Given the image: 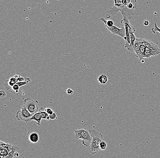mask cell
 <instances>
[{
  "instance_id": "d4e9b609",
  "label": "cell",
  "mask_w": 160,
  "mask_h": 158,
  "mask_svg": "<svg viewBox=\"0 0 160 158\" xmlns=\"http://www.w3.org/2000/svg\"><path fill=\"white\" fill-rule=\"evenodd\" d=\"M66 92H67V94L69 95H72L74 94L73 91L71 89H67Z\"/></svg>"
},
{
  "instance_id": "3957f363",
  "label": "cell",
  "mask_w": 160,
  "mask_h": 158,
  "mask_svg": "<svg viewBox=\"0 0 160 158\" xmlns=\"http://www.w3.org/2000/svg\"><path fill=\"white\" fill-rule=\"evenodd\" d=\"M119 12L121 13L122 15L126 16L130 21L134 19V16L135 15V9H130L128 8L127 6H126L122 8H117L114 6V7L110 8L108 12V14L112 17V16H114L118 14Z\"/></svg>"
},
{
  "instance_id": "52a82bcc",
  "label": "cell",
  "mask_w": 160,
  "mask_h": 158,
  "mask_svg": "<svg viewBox=\"0 0 160 158\" xmlns=\"http://www.w3.org/2000/svg\"><path fill=\"white\" fill-rule=\"evenodd\" d=\"M12 146L10 143H5L0 140V157L7 158Z\"/></svg>"
},
{
  "instance_id": "6da1fadb",
  "label": "cell",
  "mask_w": 160,
  "mask_h": 158,
  "mask_svg": "<svg viewBox=\"0 0 160 158\" xmlns=\"http://www.w3.org/2000/svg\"><path fill=\"white\" fill-rule=\"evenodd\" d=\"M89 130L92 137L89 151L92 155H94L99 151L100 144L102 141L104 140L103 137L101 133L95 130L90 129Z\"/></svg>"
},
{
  "instance_id": "44dd1931",
  "label": "cell",
  "mask_w": 160,
  "mask_h": 158,
  "mask_svg": "<svg viewBox=\"0 0 160 158\" xmlns=\"http://www.w3.org/2000/svg\"><path fill=\"white\" fill-rule=\"evenodd\" d=\"M100 150H104L106 149L107 146V143L104 141H102L101 143H100L99 145Z\"/></svg>"
},
{
  "instance_id": "d6986e66",
  "label": "cell",
  "mask_w": 160,
  "mask_h": 158,
  "mask_svg": "<svg viewBox=\"0 0 160 158\" xmlns=\"http://www.w3.org/2000/svg\"><path fill=\"white\" fill-rule=\"evenodd\" d=\"M30 82H31V80H30V79H28L25 81L18 82L16 84H18L19 86V87H21L23 86L26 85L28 84Z\"/></svg>"
},
{
  "instance_id": "f1b7e54d",
  "label": "cell",
  "mask_w": 160,
  "mask_h": 158,
  "mask_svg": "<svg viewBox=\"0 0 160 158\" xmlns=\"http://www.w3.org/2000/svg\"><path fill=\"white\" fill-rule=\"evenodd\" d=\"M0 1H1V0H0Z\"/></svg>"
},
{
  "instance_id": "8992f818",
  "label": "cell",
  "mask_w": 160,
  "mask_h": 158,
  "mask_svg": "<svg viewBox=\"0 0 160 158\" xmlns=\"http://www.w3.org/2000/svg\"><path fill=\"white\" fill-rule=\"evenodd\" d=\"M32 115H33L29 112L27 108L23 105L21 110L17 112L16 118L18 120L29 122H30V120Z\"/></svg>"
},
{
  "instance_id": "7402d4cb",
  "label": "cell",
  "mask_w": 160,
  "mask_h": 158,
  "mask_svg": "<svg viewBox=\"0 0 160 158\" xmlns=\"http://www.w3.org/2000/svg\"><path fill=\"white\" fill-rule=\"evenodd\" d=\"M19 88V86L17 84H15L13 86V87H12V89L14 91H15L16 93H18V92Z\"/></svg>"
},
{
  "instance_id": "277c9868",
  "label": "cell",
  "mask_w": 160,
  "mask_h": 158,
  "mask_svg": "<svg viewBox=\"0 0 160 158\" xmlns=\"http://www.w3.org/2000/svg\"><path fill=\"white\" fill-rule=\"evenodd\" d=\"M160 54V49L156 44L150 41L146 47L144 52V59H149L152 57L157 56Z\"/></svg>"
},
{
  "instance_id": "ac0fdd59",
  "label": "cell",
  "mask_w": 160,
  "mask_h": 158,
  "mask_svg": "<svg viewBox=\"0 0 160 158\" xmlns=\"http://www.w3.org/2000/svg\"><path fill=\"white\" fill-rule=\"evenodd\" d=\"M114 6L117 8H122L125 6L122 4V0H114Z\"/></svg>"
},
{
  "instance_id": "4316f807",
  "label": "cell",
  "mask_w": 160,
  "mask_h": 158,
  "mask_svg": "<svg viewBox=\"0 0 160 158\" xmlns=\"http://www.w3.org/2000/svg\"><path fill=\"white\" fill-rule=\"evenodd\" d=\"M149 25V22L148 20H145L144 21V25L145 26H148Z\"/></svg>"
},
{
  "instance_id": "ba28073f",
  "label": "cell",
  "mask_w": 160,
  "mask_h": 158,
  "mask_svg": "<svg viewBox=\"0 0 160 158\" xmlns=\"http://www.w3.org/2000/svg\"><path fill=\"white\" fill-rule=\"evenodd\" d=\"M105 28L108 30L109 33L114 35L120 36L123 39L126 36L125 29L124 27H122V28H119L114 25L112 27H105Z\"/></svg>"
},
{
  "instance_id": "5bb4252c",
  "label": "cell",
  "mask_w": 160,
  "mask_h": 158,
  "mask_svg": "<svg viewBox=\"0 0 160 158\" xmlns=\"http://www.w3.org/2000/svg\"><path fill=\"white\" fill-rule=\"evenodd\" d=\"M108 77L105 74H102L100 75L98 79V82L101 84H105L108 81Z\"/></svg>"
},
{
  "instance_id": "4fadbf2b",
  "label": "cell",
  "mask_w": 160,
  "mask_h": 158,
  "mask_svg": "<svg viewBox=\"0 0 160 158\" xmlns=\"http://www.w3.org/2000/svg\"><path fill=\"white\" fill-rule=\"evenodd\" d=\"M142 38H137L136 40L135 41L134 44L133 46V51H134L136 54L138 53L140 46L142 44Z\"/></svg>"
},
{
  "instance_id": "603a6c76",
  "label": "cell",
  "mask_w": 160,
  "mask_h": 158,
  "mask_svg": "<svg viewBox=\"0 0 160 158\" xmlns=\"http://www.w3.org/2000/svg\"><path fill=\"white\" fill-rule=\"evenodd\" d=\"M6 96H7V94H6V93L4 91H0V98H4Z\"/></svg>"
},
{
  "instance_id": "83f0119b",
  "label": "cell",
  "mask_w": 160,
  "mask_h": 158,
  "mask_svg": "<svg viewBox=\"0 0 160 158\" xmlns=\"http://www.w3.org/2000/svg\"><path fill=\"white\" fill-rule=\"evenodd\" d=\"M106 18H107L109 19L110 18H111V16L109 14H107V15H106Z\"/></svg>"
},
{
  "instance_id": "9a60e30c",
  "label": "cell",
  "mask_w": 160,
  "mask_h": 158,
  "mask_svg": "<svg viewBox=\"0 0 160 158\" xmlns=\"http://www.w3.org/2000/svg\"><path fill=\"white\" fill-rule=\"evenodd\" d=\"M39 112L40 116L42 119L47 120H50L49 116L45 110H43V108H40Z\"/></svg>"
},
{
  "instance_id": "7a4b0ae2",
  "label": "cell",
  "mask_w": 160,
  "mask_h": 158,
  "mask_svg": "<svg viewBox=\"0 0 160 158\" xmlns=\"http://www.w3.org/2000/svg\"><path fill=\"white\" fill-rule=\"evenodd\" d=\"M75 138L77 140H81L82 145L89 147L92 142V137L89 130L85 128H80L74 130Z\"/></svg>"
},
{
  "instance_id": "2e32d148",
  "label": "cell",
  "mask_w": 160,
  "mask_h": 158,
  "mask_svg": "<svg viewBox=\"0 0 160 158\" xmlns=\"http://www.w3.org/2000/svg\"><path fill=\"white\" fill-rule=\"evenodd\" d=\"M100 20L104 23L105 27H112L114 26V22L113 21L107 20L103 18H101Z\"/></svg>"
},
{
  "instance_id": "484cf974",
  "label": "cell",
  "mask_w": 160,
  "mask_h": 158,
  "mask_svg": "<svg viewBox=\"0 0 160 158\" xmlns=\"http://www.w3.org/2000/svg\"><path fill=\"white\" fill-rule=\"evenodd\" d=\"M127 7L128 8L130 9H135L134 6L131 3H129L128 4L127 6Z\"/></svg>"
},
{
  "instance_id": "7c38bea8",
  "label": "cell",
  "mask_w": 160,
  "mask_h": 158,
  "mask_svg": "<svg viewBox=\"0 0 160 158\" xmlns=\"http://www.w3.org/2000/svg\"><path fill=\"white\" fill-rule=\"evenodd\" d=\"M45 111L48 113V115L49 116L50 120H55L56 119H58V116H57L56 113L51 108H46L45 110Z\"/></svg>"
},
{
  "instance_id": "cb8c5ba5",
  "label": "cell",
  "mask_w": 160,
  "mask_h": 158,
  "mask_svg": "<svg viewBox=\"0 0 160 158\" xmlns=\"http://www.w3.org/2000/svg\"><path fill=\"white\" fill-rule=\"evenodd\" d=\"M131 0H122V4L124 6H127L131 3Z\"/></svg>"
},
{
  "instance_id": "ffe728a7",
  "label": "cell",
  "mask_w": 160,
  "mask_h": 158,
  "mask_svg": "<svg viewBox=\"0 0 160 158\" xmlns=\"http://www.w3.org/2000/svg\"><path fill=\"white\" fill-rule=\"evenodd\" d=\"M152 31L154 34L156 33L157 32H158L160 34V28L157 25V23H155L154 25V27L152 28Z\"/></svg>"
},
{
  "instance_id": "9c48e42d",
  "label": "cell",
  "mask_w": 160,
  "mask_h": 158,
  "mask_svg": "<svg viewBox=\"0 0 160 158\" xmlns=\"http://www.w3.org/2000/svg\"><path fill=\"white\" fill-rule=\"evenodd\" d=\"M17 83V79H16V77L14 76L10 78L9 80L5 81L4 83V86L5 87L6 90L8 91Z\"/></svg>"
},
{
  "instance_id": "e0dca14e",
  "label": "cell",
  "mask_w": 160,
  "mask_h": 158,
  "mask_svg": "<svg viewBox=\"0 0 160 158\" xmlns=\"http://www.w3.org/2000/svg\"><path fill=\"white\" fill-rule=\"evenodd\" d=\"M19 150V148L18 147L13 146L12 150H11V151L9 154L8 155L7 157V158H13L15 157V153L17 152V150Z\"/></svg>"
},
{
  "instance_id": "30bf717a",
  "label": "cell",
  "mask_w": 160,
  "mask_h": 158,
  "mask_svg": "<svg viewBox=\"0 0 160 158\" xmlns=\"http://www.w3.org/2000/svg\"><path fill=\"white\" fill-rule=\"evenodd\" d=\"M28 139L30 142L33 143V144H36L38 141L39 140V137L38 133L32 132L30 134Z\"/></svg>"
},
{
  "instance_id": "8fae6325",
  "label": "cell",
  "mask_w": 160,
  "mask_h": 158,
  "mask_svg": "<svg viewBox=\"0 0 160 158\" xmlns=\"http://www.w3.org/2000/svg\"><path fill=\"white\" fill-rule=\"evenodd\" d=\"M42 120V119L41 117V116H40V112L39 111L35 113V114L33 115L32 116L31 118L30 121L32 120L35 121L37 122V124L38 125H40Z\"/></svg>"
},
{
  "instance_id": "5b68a950",
  "label": "cell",
  "mask_w": 160,
  "mask_h": 158,
  "mask_svg": "<svg viewBox=\"0 0 160 158\" xmlns=\"http://www.w3.org/2000/svg\"><path fill=\"white\" fill-rule=\"evenodd\" d=\"M38 102L34 100L31 98L25 99L24 105L28 109L29 112L33 115L35 113L39 111L40 108L39 107Z\"/></svg>"
}]
</instances>
